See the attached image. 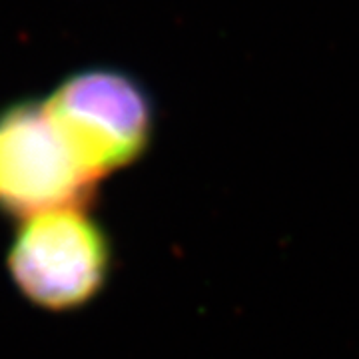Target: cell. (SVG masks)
<instances>
[{
	"label": "cell",
	"mask_w": 359,
	"mask_h": 359,
	"mask_svg": "<svg viewBox=\"0 0 359 359\" xmlns=\"http://www.w3.org/2000/svg\"><path fill=\"white\" fill-rule=\"evenodd\" d=\"M44 108L96 180L134 164L154 134L150 94L136 78L112 68L68 76Z\"/></svg>",
	"instance_id": "cell-1"
},
{
	"label": "cell",
	"mask_w": 359,
	"mask_h": 359,
	"mask_svg": "<svg viewBox=\"0 0 359 359\" xmlns=\"http://www.w3.org/2000/svg\"><path fill=\"white\" fill-rule=\"evenodd\" d=\"M20 294L50 311L76 309L102 290L110 271V244L82 208L22 218L8 252Z\"/></svg>",
	"instance_id": "cell-2"
},
{
	"label": "cell",
	"mask_w": 359,
	"mask_h": 359,
	"mask_svg": "<svg viewBox=\"0 0 359 359\" xmlns=\"http://www.w3.org/2000/svg\"><path fill=\"white\" fill-rule=\"evenodd\" d=\"M98 180L78 160L44 102H18L0 114V202L20 218L82 208Z\"/></svg>",
	"instance_id": "cell-3"
}]
</instances>
